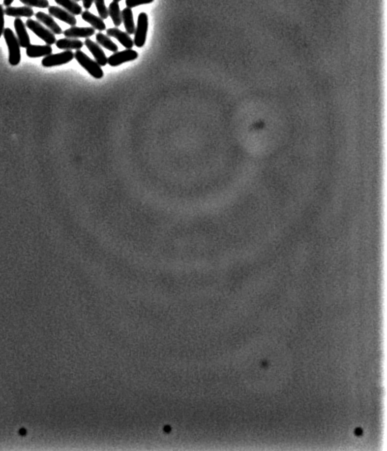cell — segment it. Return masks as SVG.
<instances>
[{"label":"cell","mask_w":387,"mask_h":451,"mask_svg":"<svg viewBox=\"0 0 387 451\" xmlns=\"http://www.w3.org/2000/svg\"><path fill=\"white\" fill-rule=\"evenodd\" d=\"M3 35L9 51V64L12 66L18 65L21 61V46L19 41L10 28L4 29Z\"/></svg>","instance_id":"6da1fadb"},{"label":"cell","mask_w":387,"mask_h":451,"mask_svg":"<svg viewBox=\"0 0 387 451\" xmlns=\"http://www.w3.org/2000/svg\"><path fill=\"white\" fill-rule=\"evenodd\" d=\"M74 59L94 79H100L103 77V70L101 69V66L83 51L77 50L74 53Z\"/></svg>","instance_id":"7a4b0ae2"},{"label":"cell","mask_w":387,"mask_h":451,"mask_svg":"<svg viewBox=\"0 0 387 451\" xmlns=\"http://www.w3.org/2000/svg\"><path fill=\"white\" fill-rule=\"evenodd\" d=\"M26 26L28 29H30L34 34H36L39 38H41L42 41L46 42V45L51 46L56 44V38L55 34L52 32L44 28L41 23L37 21L33 20V19H28Z\"/></svg>","instance_id":"3957f363"},{"label":"cell","mask_w":387,"mask_h":451,"mask_svg":"<svg viewBox=\"0 0 387 451\" xmlns=\"http://www.w3.org/2000/svg\"><path fill=\"white\" fill-rule=\"evenodd\" d=\"M148 29H149V17L147 13H139L138 17V23L134 32V46L141 48L145 46L147 39Z\"/></svg>","instance_id":"277c9868"},{"label":"cell","mask_w":387,"mask_h":451,"mask_svg":"<svg viewBox=\"0 0 387 451\" xmlns=\"http://www.w3.org/2000/svg\"><path fill=\"white\" fill-rule=\"evenodd\" d=\"M74 59V53L72 51H65L58 54H51L47 56L41 61L44 67L50 68L55 66L63 65L69 63Z\"/></svg>","instance_id":"5b68a950"},{"label":"cell","mask_w":387,"mask_h":451,"mask_svg":"<svg viewBox=\"0 0 387 451\" xmlns=\"http://www.w3.org/2000/svg\"><path fill=\"white\" fill-rule=\"evenodd\" d=\"M139 57V54L132 49H126L125 51H117L107 59V64L112 67H117L122 64L135 61Z\"/></svg>","instance_id":"8992f818"},{"label":"cell","mask_w":387,"mask_h":451,"mask_svg":"<svg viewBox=\"0 0 387 451\" xmlns=\"http://www.w3.org/2000/svg\"><path fill=\"white\" fill-rule=\"evenodd\" d=\"M50 15L54 18H58L59 20L62 21L63 23H67L71 27H74L77 24V19L73 14L68 13L65 9L57 7V6H51L48 8Z\"/></svg>","instance_id":"52a82bcc"},{"label":"cell","mask_w":387,"mask_h":451,"mask_svg":"<svg viewBox=\"0 0 387 451\" xmlns=\"http://www.w3.org/2000/svg\"><path fill=\"white\" fill-rule=\"evenodd\" d=\"M84 45L92 54V56L96 60V63L98 64L101 67V66H106V64H107V59L108 58L98 44L91 41V39L86 38Z\"/></svg>","instance_id":"ba28073f"},{"label":"cell","mask_w":387,"mask_h":451,"mask_svg":"<svg viewBox=\"0 0 387 451\" xmlns=\"http://www.w3.org/2000/svg\"><path fill=\"white\" fill-rule=\"evenodd\" d=\"M63 34L67 38H89L95 34V29L92 28H79L74 26L64 31Z\"/></svg>","instance_id":"9c48e42d"},{"label":"cell","mask_w":387,"mask_h":451,"mask_svg":"<svg viewBox=\"0 0 387 451\" xmlns=\"http://www.w3.org/2000/svg\"><path fill=\"white\" fill-rule=\"evenodd\" d=\"M13 24H14V28H15L17 36H18L17 38L19 41L21 47L28 48V46L30 45V41L29 35L26 29L25 24L20 18H16Z\"/></svg>","instance_id":"30bf717a"},{"label":"cell","mask_w":387,"mask_h":451,"mask_svg":"<svg viewBox=\"0 0 387 451\" xmlns=\"http://www.w3.org/2000/svg\"><path fill=\"white\" fill-rule=\"evenodd\" d=\"M107 36L117 39V41H119V43L126 49H132L134 46V41L132 40L129 34L122 32L117 28H109L107 31Z\"/></svg>","instance_id":"8fae6325"},{"label":"cell","mask_w":387,"mask_h":451,"mask_svg":"<svg viewBox=\"0 0 387 451\" xmlns=\"http://www.w3.org/2000/svg\"><path fill=\"white\" fill-rule=\"evenodd\" d=\"M36 18L40 23H43L48 28L49 30L52 32L55 35H60L63 33V31L61 29L60 27L56 23V21L54 20L53 17L43 12H38L35 14Z\"/></svg>","instance_id":"7c38bea8"},{"label":"cell","mask_w":387,"mask_h":451,"mask_svg":"<svg viewBox=\"0 0 387 451\" xmlns=\"http://www.w3.org/2000/svg\"><path fill=\"white\" fill-rule=\"evenodd\" d=\"M52 48L49 45L45 46H36V45H30L27 48L26 53L29 58H40L46 57L52 54Z\"/></svg>","instance_id":"4fadbf2b"},{"label":"cell","mask_w":387,"mask_h":451,"mask_svg":"<svg viewBox=\"0 0 387 451\" xmlns=\"http://www.w3.org/2000/svg\"><path fill=\"white\" fill-rule=\"evenodd\" d=\"M4 13H5L6 15L9 16V17H13V18H21V17L31 18L35 14L32 8L28 7V6H24V7H12V6H9V7L6 8L5 10H4Z\"/></svg>","instance_id":"5bb4252c"},{"label":"cell","mask_w":387,"mask_h":451,"mask_svg":"<svg viewBox=\"0 0 387 451\" xmlns=\"http://www.w3.org/2000/svg\"><path fill=\"white\" fill-rule=\"evenodd\" d=\"M81 15L82 18L85 22L89 23L91 26V28H94L95 30L99 31V32H103L106 30V28H107L106 24L100 17H96V15H94L88 10L83 12Z\"/></svg>","instance_id":"9a60e30c"},{"label":"cell","mask_w":387,"mask_h":451,"mask_svg":"<svg viewBox=\"0 0 387 451\" xmlns=\"http://www.w3.org/2000/svg\"><path fill=\"white\" fill-rule=\"evenodd\" d=\"M56 45L59 49L64 51H72V50H80L83 48L84 43L79 39L63 38L56 41Z\"/></svg>","instance_id":"2e32d148"},{"label":"cell","mask_w":387,"mask_h":451,"mask_svg":"<svg viewBox=\"0 0 387 451\" xmlns=\"http://www.w3.org/2000/svg\"><path fill=\"white\" fill-rule=\"evenodd\" d=\"M122 22L124 23V28L129 35L134 34L135 25H134V16L131 8H125L121 12Z\"/></svg>","instance_id":"e0dca14e"},{"label":"cell","mask_w":387,"mask_h":451,"mask_svg":"<svg viewBox=\"0 0 387 451\" xmlns=\"http://www.w3.org/2000/svg\"><path fill=\"white\" fill-rule=\"evenodd\" d=\"M55 2L74 16L80 15L83 13V8L74 0H55Z\"/></svg>","instance_id":"ac0fdd59"},{"label":"cell","mask_w":387,"mask_h":451,"mask_svg":"<svg viewBox=\"0 0 387 451\" xmlns=\"http://www.w3.org/2000/svg\"><path fill=\"white\" fill-rule=\"evenodd\" d=\"M96 43L99 46H102L104 48L107 49L108 51L112 52H117L118 51V46L117 44L113 42L108 36L104 35L103 33L98 32L96 35Z\"/></svg>","instance_id":"d6986e66"},{"label":"cell","mask_w":387,"mask_h":451,"mask_svg":"<svg viewBox=\"0 0 387 451\" xmlns=\"http://www.w3.org/2000/svg\"><path fill=\"white\" fill-rule=\"evenodd\" d=\"M108 12H109V16L112 18V22L114 23V25L117 28L121 25V11L119 8V3H117V2H115V1L110 3Z\"/></svg>","instance_id":"ffe728a7"},{"label":"cell","mask_w":387,"mask_h":451,"mask_svg":"<svg viewBox=\"0 0 387 451\" xmlns=\"http://www.w3.org/2000/svg\"><path fill=\"white\" fill-rule=\"evenodd\" d=\"M94 3L96 5V10L98 12L99 17L104 20L109 17L108 8L105 4V0H94Z\"/></svg>","instance_id":"44dd1931"},{"label":"cell","mask_w":387,"mask_h":451,"mask_svg":"<svg viewBox=\"0 0 387 451\" xmlns=\"http://www.w3.org/2000/svg\"><path fill=\"white\" fill-rule=\"evenodd\" d=\"M21 3L28 7H36V8H46L50 7L48 0H19Z\"/></svg>","instance_id":"7402d4cb"},{"label":"cell","mask_w":387,"mask_h":451,"mask_svg":"<svg viewBox=\"0 0 387 451\" xmlns=\"http://www.w3.org/2000/svg\"><path fill=\"white\" fill-rule=\"evenodd\" d=\"M154 0H125L127 8H133L138 6L152 3Z\"/></svg>","instance_id":"603a6c76"},{"label":"cell","mask_w":387,"mask_h":451,"mask_svg":"<svg viewBox=\"0 0 387 451\" xmlns=\"http://www.w3.org/2000/svg\"><path fill=\"white\" fill-rule=\"evenodd\" d=\"M4 9H3V5L0 4V37L3 34V31H4Z\"/></svg>","instance_id":"cb8c5ba5"},{"label":"cell","mask_w":387,"mask_h":451,"mask_svg":"<svg viewBox=\"0 0 387 451\" xmlns=\"http://www.w3.org/2000/svg\"><path fill=\"white\" fill-rule=\"evenodd\" d=\"M82 1H83V5H84V8H86L87 10L91 8L92 3L94 2V0H82Z\"/></svg>","instance_id":"d4e9b609"},{"label":"cell","mask_w":387,"mask_h":451,"mask_svg":"<svg viewBox=\"0 0 387 451\" xmlns=\"http://www.w3.org/2000/svg\"><path fill=\"white\" fill-rule=\"evenodd\" d=\"M14 0H3V5L6 6V7H9V6L13 3Z\"/></svg>","instance_id":"484cf974"},{"label":"cell","mask_w":387,"mask_h":451,"mask_svg":"<svg viewBox=\"0 0 387 451\" xmlns=\"http://www.w3.org/2000/svg\"><path fill=\"white\" fill-rule=\"evenodd\" d=\"M113 1H115V2H117V3H119V2H120V1H122V0H113Z\"/></svg>","instance_id":"4316f807"},{"label":"cell","mask_w":387,"mask_h":451,"mask_svg":"<svg viewBox=\"0 0 387 451\" xmlns=\"http://www.w3.org/2000/svg\"><path fill=\"white\" fill-rule=\"evenodd\" d=\"M74 1H75V2H77V3H78V2H79V1H81V0H74Z\"/></svg>","instance_id":"83f0119b"}]
</instances>
